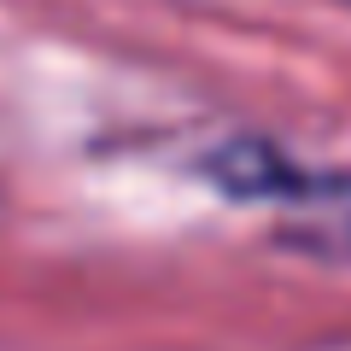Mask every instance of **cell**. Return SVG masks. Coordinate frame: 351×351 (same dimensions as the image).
Returning <instances> with one entry per match:
<instances>
[{
	"label": "cell",
	"instance_id": "obj_1",
	"mask_svg": "<svg viewBox=\"0 0 351 351\" xmlns=\"http://www.w3.org/2000/svg\"><path fill=\"white\" fill-rule=\"evenodd\" d=\"M240 193H269L293 211V240L322 258H351V170L299 176L287 164H258V176H228Z\"/></svg>",
	"mask_w": 351,
	"mask_h": 351
}]
</instances>
